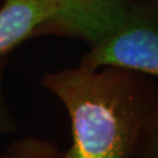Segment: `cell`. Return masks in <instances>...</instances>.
I'll return each mask as SVG.
<instances>
[{"label": "cell", "instance_id": "1", "mask_svg": "<svg viewBox=\"0 0 158 158\" xmlns=\"http://www.w3.org/2000/svg\"><path fill=\"white\" fill-rule=\"evenodd\" d=\"M42 85L70 119L72 144L61 158H136L158 113L138 73L121 68H67L46 74Z\"/></svg>", "mask_w": 158, "mask_h": 158}, {"label": "cell", "instance_id": "2", "mask_svg": "<svg viewBox=\"0 0 158 158\" xmlns=\"http://www.w3.org/2000/svg\"><path fill=\"white\" fill-rule=\"evenodd\" d=\"M80 66L121 68L158 79V25L132 17L118 31L91 46Z\"/></svg>", "mask_w": 158, "mask_h": 158}, {"label": "cell", "instance_id": "3", "mask_svg": "<svg viewBox=\"0 0 158 158\" xmlns=\"http://www.w3.org/2000/svg\"><path fill=\"white\" fill-rule=\"evenodd\" d=\"M52 20L61 32L88 41L91 46L118 31L134 17L130 0H55Z\"/></svg>", "mask_w": 158, "mask_h": 158}, {"label": "cell", "instance_id": "4", "mask_svg": "<svg viewBox=\"0 0 158 158\" xmlns=\"http://www.w3.org/2000/svg\"><path fill=\"white\" fill-rule=\"evenodd\" d=\"M55 0H4L0 6V59L51 25Z\"/></svg>", "mask_w": 158, "mask_h": 158}, {"label": "cell", "instance_id": "5", "mask_svg": "<svg viewBox=\"0 0 158 158\" xmlns=\"http://www.w3.org/2000/svg\"><path fill=\"white\" fill-rule=\"evenodd\" d=\"M62 152L48 139L25 136L13 141L0 152V158H61Z\"/></svg>", "mask_w": 158, "mask_h": 158}, {"label": "cell", "instance_id": "6", "mask_svg": "<svg viewBox=\"0 0 158 158\" xmlns=\"http://www.w3.org/2000/svg\"><path fill=\"white\" fill-rule=\"evenodd\" d=\"M136 158H158V113L148 128Z\"/></svg>", "mask_w": 158, "mask_h": 158}, {"label": "cell", "instance_id": "7", "mask_svg": "<svg viewBox=\"0 0 158 158\" xmlns=\"http://www.w3.org/2000/svg\"><path fill=\"white\" fill-rule=\"evenodd\" d=\"M2 73H4V57L0 59V135H8L15 132L18 124L14 117L12 116L10 109L5 103V98L2 95Z\"/></svg>", "mask_w": 158, "mask_h": 158}]
</instances>
